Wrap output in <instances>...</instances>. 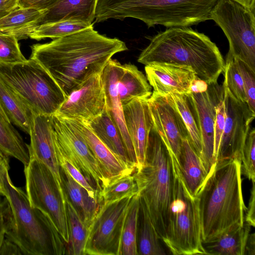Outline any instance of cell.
<instances>
[{"instance_id": "277c9868", "label": "cell", "mask_w": 255, "mask_h": 255, "mask_svg": "<svg viewBox=\"0 0 255 255\" xmlns=\"http://www.w3.org/2000/svg\"><path fill=\"white\" fill-rule=\"evenodd\" d=\"M9 158L0 154L3 196L8 200L11 211L5 238L15 244L22 255L66 254V244L51 220L40 210L31 206L26 194L12 184L8 173Z\"/></svg>"}, {"instance_id": "5bb4252c", "label": "cell", "mask_w": 255, "mask_h": 255, "mask_svg": "<svg viewBox=\"0 0 255 255\" xmlns=\"http://www.w3.org/2000/svg\"><path fill=\"white\" fill-rule=\"evenodd\" d=\"M101 73L89 78L73 90L54 115L86 123L101 115L107 108Z\"/></svg>"}, {"instance_id": "11a10c76", "label": "cell", "mask_w": 255, "mask_h": 255, "mask_svg": "<svg viewBox=\"0 0 255 255\" xmlns=\"http://www.w3.org/2000/svg\"></svg>"}, {"instance_id": "9a60e30c", "label": "cell", "mask_w": 255, "mask_h": 255, "mask_svg": "<svg viewBox=\"0 0 255 255\" xmlns=\"http://www.w3.org/2000/svg\"><path fill=\"white\" fill-rule=\"evenodd\" d=\"M190 96L197 117L202 146L201 160L208 178L216 163L214 160V125L216 107L224 97L223 86L217 82L212 83L208 84L206 91L190 93Z\"/></svg>"}, {"instance_id": "ffe728a7", "label": "cell", "mask_w": 255, "mask_h": 255, "mask_svg": "<svg viewBox=\"0 0 255 255\" xmlns=\"http://www.w3.org/2000/svg\"><path fill=\"white\" fill-rule=\"evenodd\" d=\"M122 70V64L117 60L111 59L101 76L106 97L107 108L123 139L130 162L136 168V160L130 137L126 126L123 106L119 98L118 81Z\"/></svg>"}, {"instance_id": "f5cc1de1", "label": "cell", "mask_w": 255, "mask_h": 255, "mask_svg": "<svg viewBox=\"0 0 255 255\" xmlns=\"http://www.w3.org/2000/svg\"><path fill=\"white\" fill-rule=\"evenodd\" d=\"M5 232H3L0 234V250L1 247V246L3 244V242L5 239Z\"/></svg>"}, {"instance_id": "83f0119b", "label": "cell", "mask_w": 255, "mask_h": 255, "mask_svg": "<svg viewBox=\"0 0 255 255\" xmlns=\"http://www.w3.org/2000/svg\"><path fill=\"white\" fill-rule=\"evenodd\" d=\"M43 12L33 8L17 7L0 19V32L14 35L18 40L27 39L32 25Z\"/></svg>"}, {"instance_id": "4dcf8cb0", "label": "cell", "mask_w": 255, "mask_h": 255, "mask_svg": "<svg viewBox=\"0 0 255 255\" xmlns=\"http://www.w3.org/2000/svg\"><path fill=\"white\" fill-rule=\"evenodd\" d=\"M0 154L13 157L24 166L30 160L27 144L19 132L0 115Z\"/></svg>"}, {"instance_id": "cb8c5ba5", "label": "cell", "mask_w": 255, "mask_h": 255, "mask_svg": "<svg viewBox=\"0 0 255 255\" xmlns=\"http://www.w3.org/2000/svg\"><path fill=\"white\" fill-rule=\"evenodd\" d=\"M177 162L187 187L191 194L197 197L207 179V175L202 160L189 138L183 140Z\"/></svg>"}, {"instance_id": "7c38bea8", "label": "cell", "mask_w": 255, "mask_h": 255, "mask_svg": "<svg viewBox=\"0 0 255 255\" xmlns=\"http://www.w3.org/2000/svg\"><path fill=\"white\" fill-rule=\"evenodd\" d=\"M55 143L63 156L99 192L109 184L87 142L68 120L52 115Z\"/></svg>"}, {"instance_id": "5b68a950", "label": "cell", "mask_w": 255, "mask_h": 255, "mask_svg": "<svg viewBox=\"0 0 255 255\" xmlns=\"http://www.w3.org/2000/svg\"><path fill=\"white\" fill-rule=\"evenodd\" d=\"M218 0H98L95 21L133 18L148 28L189 27L210 19Z\"/></svg>"}, {"instance_id": "e575fe53", "label": "cell", "mask_w": 255, "mask_h": 255, "mask_svg": "<svg viewBox=\"0 0 255 255\" xmlns=\"http://www.w3.org/2000/svg\"><path fill=\"white\" fill-rule=\"evenodd\" d=\"M92 24L72 20L46 23L34 28L29 34V38L37 41L49 38H59L86 29Z\"/></svg>"}, {"instance_id": "d4e9b609", "label": "cell", "mask_w": 255, "mask_h": 255, "mask_svg": "<svg viewBox=\"0 0 255 255\" xmlns=\"http://www.w3.org/2000/svg\"><path fill=\"white\" fill-rule=\"evenodd\" d=\"M117 86L122 106L134 99L149 98L152 93L146 77L131 63L122 64Z\"/></svg>"}, {"instance_id": "74e56055", "label": "cell", "mask_w": 255, "mask_h": 255, "mask_svg": "<svg viewBox=\"0 0 255 255\" xmlns=\"http://www.w3.org/2000/svg\"><path fill=\"white\" fill-rule=\"evenodd\" d=\"M241 173L250 180H255V129L250 128L242 148Z\"/></svg>"}, {"instance_id": "f1b7e54d", "label": "cell", "mask_w": 255, "mask_h": 255, "mask_svg": "<svg viewBox=\"0 0 255 255\" xmlns=\"http://www.w3.org/2000/svg\"><path fill=\"white\" fill-rule=\"evenodd\" d=\"M159 240L143 200L140 197L137 230L138 255H165L160 244Z\"/></svg>"}, {"instance_id": "8d00e7d4", "label": "cell", "mask_w": 255, "mask_h": 255, "mask_svg": "<svg viewBox=\"0 0 255 255\" xmlns=\"http://www.w3.org/2000/svg\"><path fill=\"white\" fill-rule=\"evenodd\" d=\"M223 87L226 88L237 100L246 102L243 79L235 59L227 54L224 67Z\"/></svg>"}, {"instance_id": "2e32d148", "label": "cell", "mask_w": 255, "mask_h": 255, "mask_svg": "<svg viewBox=\"0 0 255 255\" xmlns=\"http://www.w3.org/2000/svg\"><path fill=\"white\" fill-rule=\"evenodd\" d=\"M148 103L154 128L177 161L183 140L189 138L180 114L170 95L162 96L152 92Z\"/></svg>"}, {"instance_id": "c3c4849f", "label": "cell", "mask_w": 255, "mask_h": 255, "mask_svg": "<svg viewBox=\"0 0 255 255\" xmlns=\"http://www.w3.org/2000/svg\"><path fill=\"white\" fill-rule=\"evenodd\" d=\"M208 87V84L204 80L196 78L191 83L190 87L191 93H198L206 91Z\"/></svg>"}, {"instance_id": "7402d4cb", "label": "cell", "mask_w": 255, "mask_h": 255, "mask_svg": "<svg viewBox=\"0 0 255 255\" xmlns=\"http://www.w3.org/2000/svg\"><path fill=\"white\" fill-rule=\"evenodd\" d=\"M98 1V0H57L35 21L31 32L39 25L65 20L92 24L95 19Z\"/></svg>"}, {"instance_id": "7dc6e473", "label": "cell", "mask_w": 255, "mask_h": 255, "mask_svg": "<svg viewBox=\"0 0 255 255\" xmlns=\"http://www.w3.org/2000/svg\"><path fill=\"white\" fill-rule=\"evenodd\" d=\"M17 7V0H0V19Z\"/></svg>"}, {"instance_id": "d590c367", "label": "cell", "mask_w": 255, "mask_h": 255, "mask_svg": "<svg viewBox=\"0 0 255 255\" xmlns=\"http://www.w3.org/2000/svg\"><path fill=\"white\" fill-rule=\"evenodd\" d=\"M133 173L122 175L103 187L98 194L99 203L101 204L138 193Z\"/></svg>"}, {"instance_id": "d6986e66", "label": "cell", "mask_w": 255, "mask_h": 255, "mask_svg": "<svg viewBox=\"0 0 255 255\" xmlns=\"http://www.w3.org/2000/svg\"><path fill=\"white\" fill-rule=\"evenodd\" d=\"M148 99H134L123 106L126 126L136 157L135 170L144 164L148 135L153 124Z\"/></svg>"}, {"instance_id": "4316f807", "label": "cell", "mask_w": 255, "mask_h": 255, "mask_svg": "<svg viewBox=\"0 0 255 255\" xmlns=\"http://www.w3.org/2000/svg\"><path fill=\"white\" fill-rule=\"evenodd\" d=\"M60 172L65 196L88 228L100 204L91 198L87 191L76 182L66 171L60 168Z\"/></svg>"}, {"instance_id": "ee69618b", "label": "cell", "mask_w": 255, "mask_h": 255, "mask_svg": "<svg viewBox=\"0 0 255 255\" xmlns=\"http://www.w3.org/2000/svg\"><path fill=\"white\" fill-rule=\"evenodd\" d=\"M57 0H17L18 7L33 8L44 11L53 5Z\"/></svg>"}, {"instance_id": "836d02e7", "label": "cell", "mask_w": 255, "mask_h": 255, "mask_svg": "<svg viewBox=\"0 0 255 255\" xmlns=\"http://www.w3.org/2000/svg\"><path fill=\"white\" fill-rule=\"evenodd\" d=\"M140 197L133 196L125 221L119 255H137V230Z\"/></svg>"}, {"instance_id": "681fc988", "label": "cell", "mask_w": 255, "mask_h": 255, "mask_svg": "<svg viewBox=\"0 0 255 255\" xmlns=\"http://www.w3.org/2000/svg\"><path fill=\"white\" fill-rule=\"evenodd\" d=\"M245 255H255V235L254 233L249 235L246 243Z\"/></svg>"}, {"instance_id": "f35d334b", "label": "cell", "mask_w": 255, "mask_h": 255, "mask_svg": "<svg viewBox=\"0 0 255 255\" xmlns=\"http://www.w3.org/2000/svg\"><path fill=\"white\" fill-rule=\"evenodd\" d=\"M18 41L14 35L0 32V63H12L26 60Z\"/></svg>"}, {"instance_id": "ba28073f", "label": "cell", "mask_w": 255, "mask_h": 255, "mask_svg": "<svg viewBox=\"0 0 255 255\" xmlns=\"http://www.w3.org/2000/svg\"><path fill=\"white\" fill-rule=\"evenodd\" d=\"M0 80L35 114L52 116L66 96L49 73L36 60L0 63Z\"/></svg>"}, {"instance_id": "52a82bcc", "label": "cell", "mask_w": 255, "mask_h": 255, "mask_svg": "<svg viewBox=\"0 0 255 255\" xmlns=\"http://www.w3.org/2000/svg\"><path fill=\"white\" fill-rule=\"evenodd\" d=\"M170 152L173 185L162 241L173 255H206L201 237L198 198L190 192L176 157Z\"/></svg>"}, {"instance_id": "7bdbcfd3", "label": "cell", "mask_w": 255, "mask_h": 255, "mask_svg": "<svg viewBox=\"0 0 255 255\" xmlns=\"http://www.w3.org/2000/svg\"><path fill=\"white\" fill-rule=\"evenodd\" d=\"M11 217L10 207L7 199L0 196V234L5 231L10 226Z\"/></svg>"}, {"instance_id": "f546056e", "label": "cell", "mask_w": 255, "mask_h": 255, "mask_svg": "<svg viewBox=\"0 0 255 255\" xmlns=\"http://www.w3.org/2000/svg\"><path fill=\"white\" fill-rule=\"evenodd\" d=\"M0 104L9 122L29 134L32 112L0 80Z\"/></svg>"}, {"instance_id": "8992f818", "label": "cell", "mask_w": 255, "mask_h": 255, "mask_svg": "<svg viewBox=\"0 0 255 255\" xmlns=\"http://www.w3.org/2000/svg\"><path fill=\"white\" fill-rule=\"evenodd\" d=\"M138 193L156 231L164 238L173 185L170 150L153 125L149 131L144 165L133 173Z\"/></svg>"}, {"instance_id": "60d3db41", "label": "cell", "mask_w": 255, "mask_h": 255, "mask_svg": "<svg viewBox=\"0 0 255 255\" xmlns=\"http://www.w3.org/2000/svg\"><path fill=\"white\" fill-rule=\"evenodd\" d=\"M234 59L243 79L246 103L255 112V72L243 61Z\"/></svg>"}, {"instance_id": "b9f144b4", "label": "cell", "mask_w": 255, "mask_h": 255, "mask_svg": "<svg viewBox=\"0 0 255 255\" xmlns=\"http://www.w3.org/2000/svg\"><path fill=\"white\" fill-rule=\"evenodd\" d=\"M225 118V108L223 99L216 107V116L214 125V160L215 162L224 129Z\"/></svg>"}, {"instance_id": "1f68e13d", "label": "cell", "mask_w": 255, "mask_h": 255, "mask_svg": "<svg viewBox=\"0 0 255 255\" xmlns=\"http://www.w3.org/2000/svg\"><path fill=\"white\" fill-rule=\"evenodd\" d=\"M180 114L188 131L189 139L201 159L202 141L197 115L189 94H169Z\"/></svg>"}, {"instance_id": "4fadbf2b", "label": "cell", "mask_w": 255, "mask_h": 255, "mask_svg": "<svg viewBox=\"0 0 255 255\" xmlns=\"http://www.w3.org/2000/svg\"><path fill=\"white\" fill-rule=\"evenodd\" d=\"M223 88L225 123L216 162L235 157L241 158L251 124L255 117V112L246 102L237 100L226 88Z\"/></svg>"}, {"instance_id": "e0dca14e", "label": "cell", "mask_w": 255, "mask_h": 255, "mask_svg": "<svg viewBox=\"0 0 255 255\" xmlns=\"http://www.w3.org/2000/svg\"><path fill=\"white\" fill-rule=\"evenodd\" d=\"M29 144H27L30 159L43 163L51 172L62 195L65 194L54 137L52 115L33 113L30 125Z\"/></svg>"}, {"instance_id": "bcb514c9", "label": "cell", "mask_w": 255, "mask_h": 255, "mask_svg": "<svg viewBox=\"0 0 255 255\" xmlns=\"http://www.w3.org/2000/svg\"><path fill=\"white\" fill-rule=\"evenodd\" d=\"M22 255L19 248L15 244L5 238L0 250V255Z\"/></svg>"}, {"instance_id": "db71d44e", "label": "cell", "mask_w": 255, "mask_h": 255, "mask_svg": "<svg viewBox=\"0 0 255 255\" xmlns=\"http://www.w3.org/2000/svg\"><path fill=\"white\" fill-rule=\"evenodd\" d=\"M3 193H4V188L3 187V185H2V182H1L0 178V195L3 196Z\"/></svg>"}, {"instance_id": "44dd1931", "label": "cell", "mask_w": 255, "mask_h": 255, "mask_svg": "<svg viewBox=\"0 0 255 255\" xmlns=\"http://www.w3.org/2000/svg\"><path fill=\"white\" fill-rule=\"evenodd\" d=\"M68 120L84 137L109 183L122 175L135 171V168L128 165L115 155L98 138L87 123L78 120Z\"/></svg>"}, {"instance_id": "9c48e42d", "label": "cell", "mask_w": 255, "mask_h": 255, "mask_svg": "<svg viewBox=\"0 0 255 255\" xmlns=\"http://www.w3.org/2000/svg\"><path fill=\"white\" fill-rule=\"evenodd\" d=\"M210 17L228 40L227 54L243 61L255 72V11L233 0H218Z\"/></svg>"}, {"instance_id": "7a4b0ae2", "label": "cell", "mask_w": 255, "mask_h": 255, "mask_svg": "<svg viewBox=\"0 0 255 255\" xmlns=\"http://www.w3.org/2000/svg\"><path fill=\"white\" fill-rule=\"evenodd\" d=\"M137 61L147 65L169 63L190 67L207 84L217 82L225 60L216 44L203 33L189 27H174L150 39Z\"/></svg>"}, {"instance_id": "484cf974", "label": "cell", "mask_w": 255, "mask_h": 255, "mask_svg": "<svg viewBox=\"0 0 255 255\" xmlns=\"http://www.w3.org/2000/svg\"><path fill=\"white\" fill-rule=\"evenodd\" d=\"M87 124L98 138L115 155L136 169L129 159L122 137L107 108L101 115Z\"/></svg>"}, {"instance_id": "ac0fdd59", "label": "cell", "mask_w": 255, "mask_h": 255, "mask_svg": "<svg viewBox=\"0 0 255 255\" xmlns=\"http://www.w3.org/2000/svg\"><path fill=\"white\" fill-rule=\"evenodd\" d=\"M144 69L153 92L162 96L190 94L191 84L197 77L192 68L178 64L154 63Z\"/></svg>"}, {"instance_id": "6da1fadb", "label": "cell", "mask_w": 255, "mask_h": 255, "mask_svg": "<svg viewBox=\"0 0 255 255\" xmlns=\"http://www.w3.org/2000/svg\"><path fill=\"white\" fill-rule=\"evenodd\" d=\"M30 48L29 58L49 73L66 98L88 79L101 73L115 54L128 49L124 41L100 34L93 25Z\"/></svg>"}, {"instance_id": "816d5d0a", "label": "cell", "mask_w": 255, "mask_h": 255, "mask_svg": "<svg viewBox=\"0 0 255 255\" xmlns=\"http://www.w3.org/2000/svg\"><path fill=\"white\" fill-rule=\"evenodd\" d=\"M0 115L7 121L9 122L8 118H7L6 115L5 114L3 108H2L1 105L0 104Z\"/></svg>"}, {"instance_id": "3957f363", "label": "cell", "mask_w": 255, "mask_h": 255, "mask_svg": "<svg viewBox=\"0 0 255 255\" xmlns=\"http://www.w3.org/2000/svg\"><path fill=\"white\" fill-rule=\"evenodd\" d=\"M241 174L240 158L216 162L197 196L202 243L234 225H244L247 208L243 197Z\"/></svg>"}, {"instance_id": "30bf717a", "label": "cell", "mask_w": 255, "mask_h": 255, "mask_svg": "<svg viewBox=\"0 0 255 255\" xmlns=\"http://www.w3.org/2000/svg\"><path fill=\"white\" fill-rule=\"evenodd\" d=\"M24 172L26 194L30 206L48 216L67 247L69 232L65 199L62 196L51 172L43 163L35 159H30L24 166Z\"/></svg>"}, {"instance_id": "f907efd6", "label": "cell", "mask_w": 255, "mask_h": 255, "mask_svg": "<svg viewBox=\"0 0 255 255\" xmlns=\"http://www.w3.org/2000/svg\"><path fill=\"white\" fill-rule=\"evenodd\" d=\"M243 6L255 11V0H233Z\"/></svg>"}, {"instance_id": "ab89813d", "label": "cell", "mask_w": 255, "mask_h": 255, "mask_svg": "<svg viewBox=\"0 0 255 255\" xmlns=\"http://www.w3.org/2000/svg\"><path fill=\"white\" fill-rule=\"evenodd\" d=\"M55 146L60 168L66 171L76 182L87 191L91 198L99 203L98 192L97 189L93 187L83 174L63 156L56 143Z\"/></svg>"}, {"instance_id": "d6a6232c", "label": "cell", "mask_w": 255, "mask_h": 255, "mask_svg": "<svg viewBox=\"0 0 255 255\" xmlns=\"http://www.w3.org/2000/svg\"><path fill=\"white\" fill-rule=\"evenodd\" d=\"M65 198L69 232L66 255H84L88 227L68 198L66 196Z\"/></svg>"}, {"instance_id": "603a6c76", "label": "cell", "mask_w": 255, "mask_h": 255, "mask_svg": "<svg viewBox=\"0 0 255 255\" xmlns=\"http://www.w3.org/2000/svg\"><path fill=\"white\" fill-rule=\"evenodd\" d=\"M251 226L235 224L218 236L202 243L206 255H245Z\"/></svg>"}, {"instance_id": "f6af8a7d", "label": "cell", "mask_w": 255, "mask_h": 255, "mask_svg": "<svg viewBox=\"0 0 255 255\" xmlns=\"http://www.w3.org/2000/svg\"><path fill=\"white\" fill-rule=\"evenodd\" d=\"M252 187L248 207L245 214V222L253 227L255 226V180H252Z\"/></svg>"}, {"instance_id": "8fae6325", "label": "cell", "mask_w": 255, "mask_h": 255, "mask_svg": "<svg viewBox=\"0 0 255 255\" xmlns=\"http://www.w3.org/2000/svg\"><path fill=\"white\" fill-rule=\"evenodd\" d=\"M135 195L100 204L88 228L84 255H119L126 217Z\"/></svg>"}]
</instances>
